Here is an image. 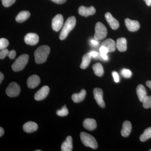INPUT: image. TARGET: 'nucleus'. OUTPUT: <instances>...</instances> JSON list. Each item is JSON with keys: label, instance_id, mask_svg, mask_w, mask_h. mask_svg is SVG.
<instances>
[{"label": "nucleus", "instance_id": "obj_1", "mask_svg": "<svg viewBox=\"0 0 151 151\" xmlns=\"http://www.w3.org/2000/svg\"><path fill=\"white\" fill-rule=\"evenodd\" d=\"M50 52V48L47 45H42L39 47L35 52V61L37 64L45 62Z\"/></svg>", "mask_w": 151, "mask_h": 151}, {"label": "nucleus", "instance_id": "obj_2", "mask_svg": "<svg viewBox=\"0 0 151 151\" xmlns=\"http://www.w3.org/2000/svg\"><path fill=\"white\" fill-rule=\"evenodd\" d=\"M76 24V19L75 17H70L67 19L60 34L59 38L60 40H63L66 38L69 33L75 27Z\"/></svg>", "mask_w": 151, "mask_h": 151}, {"label": "nucleus", "instance_id": "obj_3", "mask_svg": "<svg viewBox=\"0 0 151 151\" xmlns=\"http://www.w3.org/2000/svg\"><path fill=\"white\" fill-rule=\"evenodd\" d=\"M29 56L27 54H23L17 58L12 65V69L14 71L17 72L22 70L28 62Z\"/></svg>", "mask_w": 151, "mask_h": 151}, {"label": "nucleus", "instance_id": "obj_4", "mask_svg": "<svg viewBox=\"0 0 151 151\" xmlns=\"http://www.w3.org/2000/svg\"><path fill=\"white\" fill-rule=\"evenodd\" d=\"M80 138L82 143L86 147H89L93 149H97L98 147L97 141L92 135L82 132L80 134Z\"/></svg>", "mask_w": 151, "mask_h": 151}, {"label": "nucleus", "instance_id": "obj_5", "mask_svg": "<svg viewBox=\"0 0 151 151\" xmlns=\"http://www.w3.org/2000/svg\"><path fill=\"white\" fill-rule=\"evenodd\" d=\"M108 31L105 25L100 22H98L95 25L94 38L97 40H102L107 36Z\"/></svg>", "mask_w": 151, "mask_h": 151}, {"label": "nucleus", "instance_id": "obj_6", "mask_svg": "<svg viewBox=\"0 0 151 151\" xmlns=\"http://www.w3.org/2000/svg\"><path fill=\"white\" fill-rule=\"evenodd\" d=\"M21 88L17 83L12 82L9 84L6 89V93L10 97H15L18 96L20 92Z\"/></svg>", "mask_w": 151, "mask_h": 151}, {"label": "nucleus", "instance_id": "obj_7", "mask_svg": "<svg viewBox=\"0 0 151 151\" xmlns=\"http://www.w3.org/2000/svg\"><path fill=\"white\" fill-rule=\"evenodd\" d=\"M63 18L62 15L58 14L52 19V27L55 31H59L62 27L63 23Z\"/></svg>", "mask_w": 151, "mask_h": 151}, {"label": "nucleus", "instance_id": "obj_8", "mask_svg": "<svg viewBox=\"0 0 151 151\" xmlns=\"http://www.w3.org/2000/svg\"><path fill=\"white\" fill-rule=\"evenodd\" d=\"M94 99L101 108H104L105 105L103 98V91L100 88H95L93 90Z\"/></svg>", "mask_w": 151, "mask_h": 151}, {"label": "nucleus", "instance_id": "obj_9", "mask_svg": "<svg viewBox=\"0 0 151 151\" xmlns=\"http://www.w3.org/2000/svg\"><path fill=\"white\" fill-rule=\"evenodd\" d=\"M25 42L29 45H34L38 42L39 40L38 35L34 33H29L24 37Z\"/></svg>", "mask_w": 151, "mask_h": 151}, {"label": "nucleus", "instance_id": "obj_10", "mask_svg": "<svg viewBox=\"0 0 151 151\" xmlns=\"http://www.w3.org/2000/svg\"><path fill=\"white\" fill-rule=\"evenodd\" d=\"M49 91L50 88L48 86H43L35 93V99L37 101L43 100L47 96Z\"/></svg>", "mask_w": 151, "mask_h": 151}, {"label": "nucleus", "instance_id": "obj_11", "mask_svg": "<svg viewBox=\"0 0 151 151\" xmlns=\"http://www.w3.org/2000/svg\"><path fill=\"white\" fill-rule=\"evenodd\" d=\"M125 23L127 29L130 32H136L140 28L139 23L136 20H132L129 19H126L125 20Z\"/></svg>", "mask_w": 151, "mask_h": 151}, {"label": "nucleus", "instance_id": "obj_12", "mask_svg": "<svg viewBox=\"0 0 151 151\" xmlns=\"http://www.w3.org/2000/svg\"><path fill=\"white\" fill-rule=\"evenodd\" d=\"M78 12L82 16L87 17L94 14L96 12V10L93 6L86 7L84 6H81L78 8Z\"/></svg>", "mask_w": 151, "mask_h": 151}, {"label": "nucleus", "instance_id": "obj_13", "mask_svg": "<svg viewBox=\"0 0 151 151\" xmlns=\"http://www.w3.org/2000/svg\"><path fill=\"white\" fill-rule=\"evenodd\" d=\"M105 18L107 22L112 29H116L119 27V22L112 16L111 13L108 12L105 14Z\"/></svg>", "mask_w": 151, "mask_h": 151}, {"label": "nucleus", "instance_id": "obj_14", "mask_svg": "<svg viewBox=\"0 0 151 151\" xmlns=\"http://www.w3.org/2000/svg\"><path fill=\"white\" fill-rule=\"evenodd\" d=\"M40 79L39 76L33 75L30 76L27 81V86L30 89H34L40 84Z\"/></svg>", "mask_w": 151, "mask_h": 151}, {"label": "nucleus", "instance_id": "obj_15", "mask_svg": "<svg viewBox=\"0 0 151 151\" xmlns=\"http://www.w3.org/2000/svg\"><path fill=\"white\" fill-rule=\"evenodd\" d=\"M132 129V126L131 122L129 121H125L124 122L122 127L121 134L123 137H127L130 135Z\"/></svg>", "mask_w": 151, "mask_h": 151}, {"label": "nucleus", "instance_id": "obj_16", "mask_svg": "<svg viewBox=\"0 0 151 151\" xmlns=\"http://www.w3.org/2000/svg\"><path fill=\"white\" fill-rule=\"evenodd\" d=\"M101 46L105 47L108 49V52L115 51L116 47V42L111 39H108L104 40L102 42Z\"/></svg>", "mask_w": 151, "mask_h": 151}, {"label": "nucleus", "instance_id": "obj_17", "mask_svg": "<svg viewBox=\"0 0 151 151\" xmlns=\"http://www.w3.org/2000/svg\"><path fill=\"white\" fill-rule=\"evenodd\" d=\"M38 125L35 122H28L24 125L23 129L26 133H32L37 131L38 129Z\"/></svg>", "mask_w": 151, "mask_h": 151}, {"label": "nucleus", "instance_id": "obj_18", "mask_svg": "<svg viewBox=\"0 0 151 151\" xmlns=\"http://www.w3.org/2000/svg\"><path fill=\"white\" fill-rule=\"evenodd\" d=\"M73 150L72 138L70 136H68L66 140L62 144L61 150L62 151H71Z\"/></svg>", "mask_w": 151, "mask_h": 151}, {"label": "nucleus", "instance_id": "obj_19", "mask_svg": "<svg viewBox=\"0 0 151 151\" xmlns=\"http://www.w3.org/2000/svg\"><path fill=\"white\" fill-rule=\"evenodd\" d=\"M83 126L86 129L92 131L97 127V123L94 119H86L83 122Z\"/></svg>", "mask_w": 151, "mask_h": 151}, {"label": "nucleus", "instance_id": "obj_20", "mask_svg": "<svg viewBox=\"0 0 151 151\" xmlns=\"http://www.w3.org/2000/svg\"><path fill=\"white\" fill-rule=\"evenodd\" d=\"M116 48L120 52H124L127 50V40L124 37L119 38L116 42Z\"/></svg>", "mask_w": 151, "mask_h": 151}, {"label": "nucleus", "instance_id": "obj_21", "mask_svg": "<svg viewBox=\"0 0 151 151\" xmlns=\"http://www.w3.org/2000/svg\"><path fill=\"white\" fill-rule=\"evenodd\" d=\"M136 91L139 100L141 102H143V100L147 96V91L145 86L142 84H139L137 87Z\"/></svg>", "mask_w": 151, "mask_h": 151}, {"label": "nucleus", "instance_id": "obj_22", "mask_svg": "<svg viewBox=\"0 0 151 151\" xmlns=\"http://www.w3.org/2000/svg\"><path fill=\"white\" fill-rule=\"evenodd\" d=\"M86 95V91L85 89H81L79 93L73 94L72 96V99L75 103H78L84 100Z\"/></svg>", "mask_w": 151, "mask_h": 151}, {"label": "nucleus", "instance_id": "obj_23", "mask_svg": "<svg viewBox=\"0 0 151 151\" xmlns=\"http://www.w3.org/2000/svg\"><path fill=\"white\" fill-rule=\"evenodd\" d=\"M30 16V13L27 11H22L16 17V20L19 23L23 22Z\"/></svg>", "mask_w": 151, "mask_h": 151}, {"label": "nucleus", "instance_id": "obj_24", "mask_svg": "<svg viewBox=\"0 0 151 151\" xmlns=\"http://www.w3.org/2000/svg\"><path fill=\"white\" fill-rule=\"evenodd\" d=\"M91 58H92V56L90 55V52L86 53L83 55L82 57V62L80 65V68L81 69H86L88 67L91 62Z\"/></svg>", "mask_w": 151, "mask_h": 151}, {"label": "nucleus", "instance_id": "obj_25", "mask_svg": "<svg viewBox=\"0 0 151 151\" xmlns=\"http://www.w3.org/2000/svg\"><path fill=\"white\" fill-rule=\"evenodd\" d=\"M92 67L95 75L100 77L103 75L104 73V69L101 63H95L92 65Z\"/></svg>", "mask_w": 151, "mask_h": 151}, {"label": "nucleus", "instance_id": "obj_26", "mask_svg": "<svg viewBox=\"0 0 151 151\" xmlns=\"http://www.w3.org/2000/svg\"><path fill=\"white\" fill-rule=\"evenodd\" d=\"M150 138H151V127L146 129L139 137L140 140L142 142H145Z\"/></svg>", "mask_w": 151, "mask_h": 151}, {"label": "nucleus", "instance_id": "obj_27", "mask_svg": "<svg viewBox=\"0 0 151 151\" xmlns=\"http://www.w3.org/2000/svg\"><path fill=\"white\" fill-rule=\"evenodd\" d=\"M143 105L146 109L151 108V96H147L143 101Z\"/></svg>", "mask_w": 151, "mask_h": 151}, {"label": "nucleus", "instance_id": "obj_28", "mask_svg": "<svg viewBox=\"0 0 151 151\" xmlns=\"http://www.w3.org/2000/svg\"><path fill=\"white\" fill-rule=\"evenodd\" d=\"M56 114L58 116L61 117L67 116L68 114V111L66 105H64L60 110H58L56 111Z\"/></svg>", "mask_w": 151, "mask_h": 151}, {"label": "nucleus", "instance_id": "obj_29", "mask_svg": "<svg viewBox=\"0 0 151 151\" xmlns=\"http://www.w3.org/2000/svg\"><path fill=\"white\" fill-rule=\"evenodd\" d=\"M9 45V41L6 39L2 38L0 39V49L2 50L6 48Z\"/></svg>", "mask_w": 151, "mask_h": 151}, {"label": "nucleus", "instance_id": "obj_30", "mask_svg": "<svg viewBox=\"0 0 151 151\" xmlns=\"http://www.w3.org/2000/svg\"><path fill=\"white\" fill-rule=\"evenodd\" d=\"M121 74L122 76L125 78H130L132 76V73L131 70L125 68L122 69L121 71Z\"/></svg>", "mask_w": 151, "mask_h": 151}, {"label": "nucleus", "instance_id": "obj_31", "mask_svg": "<svg viewBox=\"0 0 151 151\" xmlns=\"http://www.w3.org/2000/svg\"><path fill=\"white\" fill-rule=\"evenodd\" d=\"M16 0H2L3 5L6 7H8L13 4Z\"/></svg>", "mask_w": 151, "mask_h": 151}, {"label": "nucleus", "instance_id": "obj_32", "mask_svg": "<svg viewBox=\"0 0 151 151\" xmlns=\"http://www.w3.org/2000/svg\"><path fill=\"white\" fill-rule=\"evenodd\" d=\"M9 52V51L7 49L5 48L1 50V52H0V58L1 59H3L6 56H8Z\"/></svg>", "mask_w": 151, "mask_h": 151}, {"label": "nucleus", "instance_id": "obj_33", "mask_svg": "<svg viewBox=\"0 0 151 151\" xmlns=\"http://www.w3.org/2000/svg\"><path fill=\"white\" fill-rule=\"evenodd\" d=\"M100 55L107 54L108 52V49L105 47L101 46L100 48Z\"/></svg>", "mask_w": 151, "mask_h": 151}, {"label": "nucleus", "instance_id": "obj_34", "mask_svg": "<svg viewBox=\"0 0 151 151\" xmlns=\"http://www.w3.org/2000/svg\"><path fill=\"white\" fill-rule=\"evenodd\" d=\"M112 75H113L114 81H115V82H116V83L119 82V77L118 73L116 71H113L112 73Z\"/></svg>", "mask_w": 151, "mask_h": 151}, {"label": "nucleus", "instance_id": "obj_35", "mask_svg": "<svg viewBox=\"0 0 151 151\" xmlns=\"http://www.w3.org/2000/svg\"><path fill=\"white\" fill-rule=\"evenodd\" d=\"M16 55V52L15 50H12L9 51L8 56L10 59H13L15 57Z\"/></svg>", "mask_w": 151, "mask_h": 151}, {"label": "nucleus", "instance_id": "obj_36", "mask_svg": "<svg viewBox=\"0 0 151 151\" xmlns=\"http://www.w3.org/2000/svg\"><path fill=\"white\" fill-rule=\"evenodd\" d=\"M52 2L57 4H62L65 2L67 0H51Z\"/></svg>", "mask_w": 151, "mask_h": 151}, {"label": "nucleus", "instance_id": "obj_37", "mask_svg": "<svg viewBox=\"0 0 151 151\" xmlns=\"http://www.w3.org/2000/svg\"><path fill=\"white\" fill-rule=\"evenodd\" d=\"M90 54L91 55L92 57L96 58L97 57L98 55V53L97 52L95 51H92L90 52Z\"/></svg>", "mask_w": 151, "mask_h": 151}, {"label": "nucleus", "instance_id": "obj_38", "mask_svg": "<svg viewBox=\"0 0 151 151\" xmlns=\"http://www.w3.org/2000/svg\"><path fill=\"white\" fill-rule=\"evenodd\" d=\"M101 55V57L103 58L104 60H108V55H107V54H103V55Z\"/></svg>", "mask_w": 151, "mask_h": 151}, {"label": "nucleus", "instance_id": "obj_39", "mask_svg": "<svg viewBox=\"0 0 151 151\" xmlns=\"http://www.w3.org/2000/svg\"><path fill=\"white\" fill-rule=\"evenodd\" d=\"M91 43H92V44H93V45H97L98 44L99 42L97 41V40H91Z\"/></svg>", "mask_w": 151, "mask_h": 151}, {"label": "nucleus", "instance_id": "obj_40", "mask_svg": "<svg viewBox=\"0 0 151 151\" xmlns=\"http://www.w3.org/2000/svg\"><path fill=\"white\" fill-rule=\"evenodd\" d=\"M4 129L1 127L0 128V137H1L4 135Z\"/></svg>", "mask_w": 151, "mask_h": 151}, {"label": "nucleus", "instance_id": "obj_41", "mask_svg": "<svg viewBox=\"0 0 151 151\" xmlns=\"http://www.w3.org/2000/svg\"><path fill=\"white\" fill-rule=\"evenodd\" d=\"M4 79V75L2 72L0 73V83H2V81Z\"/></svg>", "mask_w": 151, "mask_h": 151}, {"label": "nucleus", "instance_id": "obj_42", "mask_svg": "<svg viewBox=\"0 0 151 151\" xmlns=\"http://www.w3.org/2000/svg\"><path fill=\"white\" fill-rule=\"evenodd\" d=\"M146 85L151 89V81H148L146 82Z\"/></svg>", "mask_w": 151, "mask_h": 151}, {"label": "nucleus", "instance_id": "obj_43", "mask_svg": "<svg viewBox=\"0 0 151 151\" xmlns=\"http://www.w3.org/2000/svg\"><path fill=\"white\" fill-rule=\"evenodd\" d=\"M148 6L151 5V0H144Z\"/></svg>", "mask_w": 151, "mask_h": 151}, {"label": "nucleus", "instance_id": "obj_44", "mask_svg": "<svg viewBox=\"0 0 151 151\" xmlns=\"http://www.w3.org/2000/svg\"><path fill=\"white\" fill-rule=\"evenodd\" d=\"M36 151H41V150H37Z\"/></svg>", "mask_w": 151, "mask_h": 151}, {"label": "nucleus", "instance_id": "obj_45", "mask_svg": "<svg viewBox=\"0 0 151 151\" xmlns=\"http://www.w3.org/2000/svg\"><path fill=\"white\" fill-rule=\"evenodd\" d=\"M149 151H151V149H150V150Z\"/></svg>", "mask_w": 151, "mask_h": 151}]
</instances>
